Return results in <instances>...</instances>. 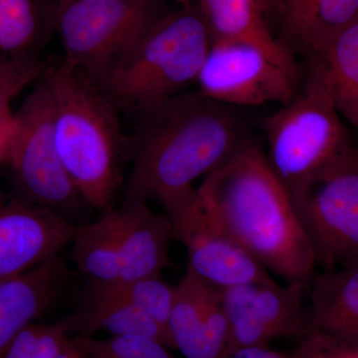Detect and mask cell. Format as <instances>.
<instances>
[{
  "mask_svg": "<svg viewBox=\"0 0 358 358\" xmlns=\"http://www.w3.org/2000/svg\"><path fill=\"white\" fill-rule=\"evenodd\" d=\"M131 174L124 200L162 205L225 164L249 141L229 106L199 93H182L136 113Z\"/></svg>",
  "mask_w": 358,
  "mask_h": 358,
  "instance_id": "1",
  "label": "cell"
},
{
  "mask_svg": "<svg viewBox=\"0 0 358 358\" xmlns=\"http://www.w3.org/2000/svg\"><path fill=\"white\" fill-rule=\"evenodd\" d=\"M197 190L214 218L261 265L288 284L310 286L315 253L288 190L255 143L246 141Z\"/></svg>",
  "mask_w": 358,
  "mask_h": 358,
  "instance_id": "2",
  "label": "cell"
},
{
  "mask_svg": "<svg viewBox=\"0 0 358 358\" xmlns=\"http://www.w3.org/2000/svg\"><path fill=\"white\" fill-rule=\"evenodd\" d=\"M44 78L53 103L61 162L82 199L108 210L121 178L126 148L120 110L86 73L65 61L50 66Z\"/></svg>",
  "mask_w": 358,
  "mask_h": 358,
  "instance_id": "3",
  "label": "cell"
},
{
  "mask_svg": "<svg viewBox=\"0 0 358 358\" xmlns=\"http://www.w3.org/2000/svg\"><path fill=\"white\" fill-rule=\"evenodd\" d=\"M211 44L199 6H186L160 15L91 79L117 110L136 114L197 82Z\"/></svg>",
  "mask_w": 358,
  "mask_h": 358,
  "instance_id": "4",
  "label": "cell"
},
{
  "mask_svg": "<svg viewBox=\"0 0 358 358\" xmlns=\"http://www.w3.org/2000/svg\"><path fill=\"white\" fill-rule=\"evenodd\" d=\"M266 159L291 194L353 145L319 78L310 74L303 93L266 122Z\"/></svg>",
  "mask_w": 358,
  "mask_h": 358,
  "instance_id": "5",
  "label": "cell"
},
{
  "mask_svg": "<svg viewBox=\"0 0 358 358\" xmlns=\"http://www.w3.org/2000/svg\"><path fill=\"white\" fill-rule=\"evenodd\" d=\"M317 265L358 261V150L352 145L289 194Z\"/></svg>",
  "mask_w": 358,
  "mask_h": 358,
  "instance_id": "6",
  "label": "cell"
},
{
  "mask_svg": "<svg viewBox=\"0 0 358 358\" xmlns=\"http://www.w3.org/2000/svg\"><path fill=\"white\" fill-rule=\"evenodd\" d=\"M63 61L96 77L162 13L157 0H89L57 4Z\"/></svg>",
  "mask_w": 358,
  "mask_h": 358,
  "instance_id": "7",
  "label": "cell"
},
{
  "mask_svg": "<svg viewBox=\"0 0 358 358\" xmlns=\"http://www.w3.org/2000/svg\"><path fill=\"white\" fill-rule=\"evenodd\" d=\"M15 115L17 131L8 162L21 199L60 214L82 197L59 155L53 103L44 77L34 85Z\"/></svg>",
  "mask_w": 358,
  "mask_h": 358,
  "instance_id": "8",
  "label": "cell"
},
{
  "mask_svg": "<svg viewBox=\"0 0 358 358\" xmlns=\"http://www.w3.org/2000/svg\"><path fill=\"white\" fill-rule=\"evenodd\" d=\"M173 239L187 251V268L217 289L272 284L267 268L228 234L207 208L197 188L164 205Z\"/></svg>",
  "mask_w": 358,
  "mask_h": 358,
  "instance_id": "9",
  "label": "cell"
},
{
  "mask_svg": "<svg viewBox=\"0 0 358 358\" xmlns=\"http://www.w3.org/2000/svg\"><path fill=\"white\" fill-rule=\"evenodd\" d=\"M196 83L200 94L229 107L285 106L296 95L298 76L255 47L212 42Z\"/></svg>",
  "mask_w": 358,
  "mask_h": 358,
  "instance_id": "10",
  "label": "cell"
},
{
  "mask_svg": "<svg viewBox=\"0 0 358 358\" xmlns=\"http://www.w3.org/2000/svg\"><path fill=\"white\" fill-rule=\"evenodd\" d=\"M308 289L301 282L280 287L275 282L219 289L229 324L226 357L241 348L268 346L275 339L301 338L312 327L305 306Z\"/></svg>",
  "mask_w": 358,
  "mask_h": 358,
  "instance_id": "11",
  "label": "cell"
},
{
  "mask_svg": "<svg viewBox=\"0 0 358 358\" xmlns=\"http://www.w3.org/2000/svg\"><path fill=\"white\" fill-rule=\"evenodd\" d=\"M77 228L57 212L0 195V281L59 255Z\"/></svg>",
  "mask_w": 358,
  "mask_h": 358,
  "instance_id": "12",
  "label": "cell"
},
{
  "mask_svg": "<svg viewBox=\"0 0 358 358\" xmlns=\"http://www.w3.org/2000/svg\"><path fill=\"white\" fill-rule=\"evenodd\" d=\"M169 331L173 350L185 358H225L229 324L219 289L186 268L176 285Z\"/></svg>",
  "mask_w": 358,
  "mask_h": 358,
  "instance_id": "13",
  "label": "cell"
},
{
  "mask_svg": "<svg viewBox=\"0 0 358 358\" xmlns=\"http://www.w3.org/2000/svg\"><path fill=\"white\" fill-rule=\"evenodd\" d=\"M105 214L121 253L120 282L162 275L171 266L169 249L173 232L166 215L155 213L141 199L124 200L121 208L108 209Z\"/></svg>",
  "mask_w": 358,
  "mask_h": 358,
  "instance_id": "14",
  "label": "cell"
},
{
  "mask_svg": "<svg viewBox=\"0 0 358 358\" xmlns=\"http://www.w3.org/2000/svg\"><path fill=\"white\" fill-rule=\"evenodd\" d=\"M68 277L57 255L24 274L0 281V358L25 327L58 301Z\"/></svg>",
  "mask_w": 358,
  "mask_h": 358,
  "instance_id": "15",
  "label": "cell"
},
{
  "mask_svg": "<svg viewBox=\"0 0 358 358\" xmlns=\"http://www.w3.org/2000/svg\"><path fill=\"white\" fill-rule=\"evenodd\" d=\"M279 15L281 43L310 60L358 21V0H282Z\"/></svg>",
  "mask_w": 358,
  "mask_h": 358,
  "instance_id": "16",
  "label": "cell"
},
{
  "mask_svg": "<svg viewBox=\"0 0 358 358\" xmlns=\"http://www.w3.org/2000/svg\"><path fill=\"white\" fill-rule=\"evenodd\" d=\"M212 42H235L255 47L298 76L294 57L268 27L263 0H199Z\"/></svg>",
  "mask_w": 358,
  "mask_h": 358,
  "instance_id": "17",
  "label": "cell"
},
{
  "mask_svg": "<svg viewBox=\"0 0 358 358\" xmlns=\"http://www.w3.org/2000/svg\"><path fill=\"white\" fill-rule=\"evenodd\" d=\"M308 294L313 327L358 343V261L315 275Z\"/></svg>",
  "mask_w": 358,
  "mask_h": 358,
  "instance_id": "18",
  "label": "cell"
},
{
  "mask_svg": "<svg viewBox=\"0 0 358 358\" xmlns=\"http://www.w3.org/2000/svg\"><path fill=\"white\" fill-rule=\"evenodd\" d=\"M63 322L70 334L78 336H91L96 331H105L110 336H148L173 348L169 334L147 313L94 282L81 310Z\"/></svg>",
  "mask_w": 358,
  "mask_h": 358,
  "instance_id": "19",
  "label": "cell"
},
{
  "mask_svg": "<svg viewBox=\"0 0 358 358\" xmlns=\"http://www.w3.org/2000/svg\"><path fill=\"white\" fill-rule=\"evenodd\" d=\"M310 74L319 78L339 115L358 134V21L310 59Z\"/></svg>",
  "mask_w": 358,
  "mask_h": 358,
  "instance_id": "20",
  "label": "cell"
},
{
  "mask_svg": "<svg viewBox=\"0 0 358 358\" xmlns=\"http://www.w3.org/2000/svg\"><path fill=\"white\" fill-rule=\"evenodd\" d=\"M57 13L49 0H0V56L39 58L56 31Z\"/></svg>",
  "mask_w": 358,
  "mask_h": 358,
  "instance_id": "21",
  "label": "cell"
},
{
  "mask_svg": "<svg viewBox=\"0 0 358 358\" xmlns=\"http://www.w3.org/2000/svg\"><path fill=\"white\" fill-rule=\"evenodd\" d=\"M72 243L73 261L90 282L121 281V253L106 214L96 222L78 227Z\"/></svg>",
  "mask_w": 358,
  "mask_h": 358,
  "instance_id": "22",
  "label": "cell"
},
{
  "mask_svg": "<svg viewBox=\"0 0 358 358\" xmlns=\"http://www.w3.org/2000/svg\"><path fill=\"white\" fill-rule=\"evenodd\" d=\"M94 284L141 308L169 336V317L176 298V286L164 281L162 275H150L129 282Z\"/></svg>",
  "mask_w": 358,
  "mask_h": 358,
  "instance_id": "23",
  "label": "cell"
},
{
  "mask_svg": "<svg viewBox=\"0 0 358 358\" xmlns=\"http://www.w3.org/2000/svg\"><path fill=\"white\" fill-rule=\"evenodd\" d=\"M64 322L29 324L13 341L3 358H57L71 341Z\"/></svg>",
  "mask_w": 358,
  "mask_h": 358,
  "instance_id": "24",
  "label": "cell"
},
{
  "mask_svg": "<svg viewBox=\"0 0 358 358\" xmlns=\"http://www.w3.org/2000/svg\"><path fill=\"white\" fill-rule=\"evenodd\" d=\"M87 346L89 358H176L169 346L148 336H87Z\"/></svg>",
  "mask_w": 358,
  "mask_h": 358,
  "instance_id": "25",
  "label": "cell"
},
{
  "mask_svg": "<svg viewBox=\"0 0 358 358\" xmlns=\"http://www.w3.org/2000/svg\"><path fill=\"white\" fill-rule=\"evenodd\" d=\"M49 65L40 58L13 59L0 56V115L9 112L11 101L27 87L39 82Z\"/></svg>",
  "mask_w": 358,
  "mask_h": 358,
  "instance_id": "26",
  "label": "cell"
},
{
  "mask_svg": "<svg viewBox=\"0 0 358 358\" xmlns=\"http://www.w3.org/2000/svg\"><path fill=\"white\" fill-rule=\"evenodd\" d=\"M293 358H358V343L324 333L313 326L289 352Z\"/></svg>",
  "mask_w": 358,
  "mask_h": 358,
  "instance_id": "27",
  "label": "cell"
},
{
  "mask_svg": "<svg viewBox=\"0 0 358 358\" xmlns=\"http://www.w3.org/2000/svg\"><path fill=\"white\" fill-rule=\"evenodd\" d=\"M16 131L17 120L15 113L9 110L0 115V164L8 162L10 159Z\"/></svg>",
  "mask_w": 358,
  "mask_h": 358,
  "instance_id": "28",
  "label": "cell"
},
{
  "mask_svg": "<svg viewBox=\"0 0 358 358\" xmlns=\"http://www.w3.org/2000/svg\"><path fill=\"white\" fill-rule=\"evenodd\" d=\"M226 358H293L289 353L271 350L268 346H252L231 352Z\"/></svg>",
  "mask_w": 358,
  "mask_h": 358,
  "instance_id": "29",
  "label": "cell"
},
{
  "mask_svg": "<svg viewBox=\"0 0 358 358\" xmlns=\"http://www.w3.org/2000/svg\"><path fill=\"white\" fill-rule=\"evenodd\" d=\"M57 358H89L87 336H73L64 352Z\"/></svg>",
  "mask_w": 358,
  "mask_h": 358,
  "instance_id": "30",
  "label": "cell"
},
{
  "mask_svg": "<svg viewBox=\"0 0 358 358\" xmlns=\"http://www.w3.org/2000/svg\"><path fill=\"white\" fill-rule=\"evenodd\" d=\"M268 13H280L281 10L282 0H263Z\"/></svg>",
  "mask_w": 358,
  "mask_h": 358,
  "instance_id": "31",
  "label": "cell"
},
{
  "mask_svg": "<svg viewBox=\"0 0 358 358\" xmlns=\"http://www.w3.org/2000/svg\"><path fill=\"white\" fill-rule=\"evenodd\" d=\"M89 1V0H58V3H66V2Z\"/></svg>",
  "mask_w": 358,
  "mask_h": 358,
  "instance_id": "32",
  "label": "cell"
},
{
  "mask_svg": "<svg viewBox=\"0 0 358 358\" xmlns=\"http://www.w3.org/2000/svg\"><path fill=\"white\" fill-rule=\"evenodd\" d=\"M176 1L181 2V3H188V2L192 1V0H176Z\"/></svg>",
  "mask_w": 358,
  "mask_h": 358,
  "instance_id": "33",
  "label": "cell"
}]
</instances>
